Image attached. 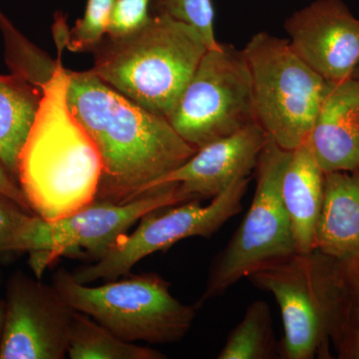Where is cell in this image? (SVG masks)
Returning <instances> with one entry per match:
<instances>
[{"instance_id": "obj_2", "label": "cell", "mask_w": 359, "mask_h": 359, "mask_svg": "<svg viewBox=\"0 0 359 359\" xmlns=\"http://www.w3.org/2000/svg\"><path fill=\"white\" fill-rule=\"evenodd\" d=\"M55 68L45 82L41 101L18 160V182L35 215L55 221L96 200L102 160L88 132L71 112L68 70L57 40Z\"/></svg>"}, {"instance_id": "obj_13", "label": "cell", "mask_w": 359, "mask_h": 359, "mask_svg": "<svg viewBox=\"0 0 359 359\" xmlns=\"http://www.w3.org/2000/svg\"><path fill=\"white\" fill-rule=\"evenodd\" d=\"M268 140L261 126L252 123L237 133L198 149L185 164L150 189L177 183L190 200L214 199L233 182L250 176Z\"/></svg>"}, {"instance_id": "obj_29", "label": "cell", "mask_w": 359, "mask_h": 359, "mask_svg": "<svg viewBox=\"0 0 359 359\" xmlns=\"http://www.w3.org/2000/svg\"><path fill=\"white\" fill-rule=\"evenodd\" d=\"M0 283H1V273H0Z\"/></svg>"}, {"instance_id": "obj_15", "label": "cell", "mask_w": 359, "mask_h": 359, "mask_svg": "<svg viewBox=\"0 0 359 359\" xmlns=\"http://www.w3.org/2000/svg\"><path fill=\"white\" fill-rule=\"evenodd\" d=\"M318 252L330 347L337 358L359 359V249L340 257Z\"/></svg>"}, {"instance_id": "obj_28", "label": "cell", "mask_w": 359, "mask_h": 359, "mask_svg": "<svg viewBox=\"0 0 359 359\" xmlns=\"http://www.w3.org/2000/svg\"><path fill=\"white\" fill-rule=\"evenodd\" d=\"M353 78H355V79L359 80V66H358V68H356V70H355V71H354V73H353Z\"/></svg>"}, {"instance_id": "obj_18", "label": "cell", "mask_w": 359, "mask_h": 359, "mask_svg": "<svg viewBox=\"0 0 359 359\" xmlns=\"http://www.w3.org/2000/svg\"><path fill=\"white\" fill-rule=\"evenodd\" d=\"M43 90L18 75H0V163L18 181V160Z\"/></svg>"}, {"instance_id": "obj_24", "label": "cell", "mask_w": 359, "mask_h": 359, "mask_svg": "<svg viewBox=\"0 0 359 359\" xmlns=\"http://www.w3.org/2000/svg\"><path fill=\"white\" fill-rule=\"evenodd\" d=\"M156 11L169 14L199 30L208 48L218 46L214 29V7L212 0H156Z\"/></svg>"}, {"instance_id": "obj_16", "label": "cell", "mask_w": 359, "mask_h": 359, "mask_svg": "<svg viewBox=\"0 0 359 359\" xmlns=\"http://www.w3.org/2000/svg\"><path fill=\"white\" fill-rule=\"evenodd\" d=\"M325 176L308 142L292 151L283 174L282 199L289 217L295 252L299 254L316 250Z\"/></svg>"}, {"instance_id": "obj_8", "label": "cell", "mask_w": 359, "mask_h": 359, "mask_svg": "<svg viewBox=\"0 0 359 359\" xmlns=\"http://www.w3.org/2000/svg\"><path fill=\"white\" fill-rule=\"evenodd\" d=\"M250 178L233 182L223 193L203 205L191 200L148 212L136 230L125 235L101 259L72 273L78 283L115 280L128 275L132 268L150 255L165 252L189 238H211L243 209Z\"/></svg>"}, {"instance_id": "obj_10", "label": "cell", "mask_w": 359, "mask_h": 359, "mask_svg": "<svg viewBox=\"0 0 359 359\" xmlns=\"http://www.w3.org/2000/svg\"><path fill=\"white\" fill-rule=\"evenodd\" d=\"M257 289L275 297L282 313V359L330 358L321 299L320 252H294L262 266L248 276Z\"/></svg>"}, {"instance_id": "obj_27", "label": "cell", "mask_w": 359, "mask_h": 359, "mask_svg": "<svg viewBox=\"0 0 359 359\" xmlns=\"http://www.w3.org/2000/svg\"><path fill=\"white\" fill-rule=\"evenodd\" d=\"M4 318H6V301L0 299V342L4 332Z\"/></svg>"}, {"instance_id": "obj_9", "label": "cell", "mask_w": 359, "mask_h": 359, "mask_svg": "<svg viewBox=\"0 0 359 359\" xmlns=\"http://www.w3.org/2000/svg\"><path fill=\"white\" fill-rule=\"evenodd\" d=\"M191 201L177 183L150 189L126 204L94 201L65 218H40L29 255L35 278L41 280L49 264L61 257L101 259L148 212Z\"/></svg>"}, {"instance_id": "obj_6", "label": "cell", "mask_w": 359, "mask_h": 359, "mask_svg": "<svg viewBox=\"0 0 359 359\" xmlns=\"http://www.w3.org/2000/svg\"><path fill=\"white\" fill-rule=\"evenodd\" d=\"M292 151L269 139L259 154L257 188L245 214L228 245L217 255L208 273L198 309L222 297L262 266L295 252L289 217L282 199V183Z\"/></svg>"}, {"instance_id": "obj_7", "label": "cell", "mask_w": 359, "mask_h": 359, "mask_svg": "<svg viewBox=\"0 0 359 359\" xmlns=\"http://www.w3.org/2000/svg\"><path fill=\"white\" fill-rule=\"evenodd\" d=\"M167 119L196 149L257 123L244 52L226 43L208 49Z\"/></svg>"}, {"instance_id": "obj_26", "label": "cell", "mask_w": 359, "mask_h": 359, "mask_svg": "<svg viewBox=\"0 0 359 359\" xmlns=\"http://www.w3.org/2000/svg\"><path fill=\"white\" fill-rule=\"evenodd\" d=\"M0 193L15 201L26 211L34 214L32 208H30L29 203L26 199L25 193L21 190L20 184L6 171V168L2 166L1 163H0Z\"/></svg>"}, {"instance_id": "obj_14", "label": "cell", "mask_w": 359, "mask_h": 359, "mask_svg": "<svg viewBox=\"0 0 359 359\" xmlns=\"http://www.w3.org/2000/svg\"><path fill=\"white\" fill-rule=\"evenodd\" d=\"M306 142L325 173L359 168V80L328 82Z\"/></svg>"}, {"instance_id": "obj_25", "label": "cell", "mask_w": 359, "mask_h": 359, "mask_svg": "<svg viewBox=\"0 0 359 359\" xmlns=\"http://www.w3.org/2000/svg\"><path fill=\"white\" fill-rule=\"evenodd\" d=\"M151 0H116L107 35L123 36L136 32L150 18Z\"/></svg>"}, {"instance_id": "obj_17", "label": "cell", "mask_w": 359, "mask_h": 359, "mask_svg": "<svg viewBox=\"0 0 359 359\" xmlns=\"http://www.w3.org/2000/svg\"><path fill=\"white\" fill-rule=\"evenodd\" d=\"M359 249V168L325 173L316 250L340 257Z\"/></svg>"}, {"instance_id": "obj_12", "label": "cell", "mask_w": 359, "mask_h": 359, "mask_svg": "<svg viewBox=\"0 0 359 359\" xmlns=\"http://www.w3.org/2000/svg\"><path fill=\"white\" fill-rule=\"evenodd\" d=\"M292 50L327 82L353 77L359 66V20L342 0H316L287 18Z\"/></svg>"}, {"instance_id": "obj_23", "label": "cell", "mask_w": 359, "mask_h": 359, "mask_svg": "<svg viewBox=\"0 0 359 359\" xmlns=\"http://www.w3.org/2000/svg\"><path fill=\"white\" fill-rule=\"evenodd\" d=\"M116 0H88L83 18L67 32L65 47L72 52H93L109 28Z\"/></svg>"}, {"instance_id": "obj_5", "label": "cell", "mask_w": 359, "mask_h": 359, "mask_svg": "<svg viewBox=\"0 0 359 359\" xmlns=\"http://www.w3.org/2000/svg\"><path fill=\"white\" fill-rule=\"evenodd\" d=\"M257 124L271 141L292 151L309 139L328 82L294 50L289 40L252 35L244 49Z\"/></svg>"}, {"instance_id": "obj_20", "label": "cell", "mask_w": 359, "mask_h": 359, "mask_svg": "<svg viewBox=\"0 0 359 359\" xmlns=\"http://www.w3.org/2000/svg\"><path fill=\"white\" fill-rule=\"evenodd\" d=\"M268 302L255 301L248 306L243 320L231 330L218 359L280 358Z\"/></svg>"}, {"instance_id": "obj_22", "label": "cell", "mask_w": 359, "mask_h": 359, "mask_svg": "<svg viewBox=\"0 0 359 359\" xmlns=\"http://www.w3.org/2000/svg\"><path fill=\"white\" fill-rule=\"evenodd\" d=\"M39 217L0 193V252H29Z\"/></svg>"}, {"instance_id": "obj_19", "label": "cell", "mask_w": 359, "mask_h": 359, "mask_svg": "<svg viewBox=\"0 0 359 359\" xmlns=\"http://www.w3.org/2000/svg\"><path fill=\"white\" fill-rule=\"evenodd\" d=\"M68 358L71 359H165L166 354L125 341L87 314L74 311Z\"/></svg>"}, {"instance_id": "obj_11", "label": "cell", "mask_w": 359, "mask_h": 359, "mask_svg": "<svg viewBox=\"0 0 359 359\" xmlns=\"http://www.w3.org/2000/svg\"><path fill=\"white\" fill-rule=\"evenodd\" d=\"M0 359H63L67 356L74 309L53 285L16 271L6 283Z\"/></svg>"}, {"instance_id": "obj_1", "label": "cell", "mask_w": 359, "mask_h": 359, "mask_svg": "<svg viewBox=\"0 0 359 359\" xmlns=\"http://www.w3.org/2000/svg\"><path fill=\"white\" fill-rule=\"evenodd\" d=\"M68 76L71 112L102 160L96 201L126 204L197 152L166 117L137 105L91 70H68Z\"/></svg>"}, {"instance_id": "obj_21", "label": "cell", "mask_w": 359, "mask_h": 359, "mask_svg": "<svg viewBox=\"0 0 359 359\" xmlns=\"http://www.w3.org/2000/svg\"><path fill=\"white\" fill-rule=\"evenodd\" d=\"M0 32L4 37L6 62L11 73L42 89L55 68L56 59L53 60L25 39L1 9Z\"/></svg>"}, {"instance_id": "obj_3", "label": "cell", "mask_w": 359, "mask_h": 359, "mask_svg": "<svg viewBox=\"0 0 359 359\" xmlns=\"http://www.w3.org/2000/svg\"><path fill=\"white\" fill-rule=\"evenodd\" d=\"M199 30L157 13L136 32L106 34L92 72L144 109L169 117L208 50Z\"/></svg>"}, {"instance_id": "obj_4", "label": "cell", "mask_w": 359, "mask_h": 359, "mask_svg": "<svg viewBox=\"0 0 359 359\" xmlns=\"http://www.w3.org/2000/svg\"><path fill=\"white\" fill-rule=\"evenodd\" d=\"M52 285L71 309L133 344L180 341L190 332L198 309L177 299L171 283L152 273H128L92 287L59 269L52 276Z\"/></svg>"}]
</instances>
